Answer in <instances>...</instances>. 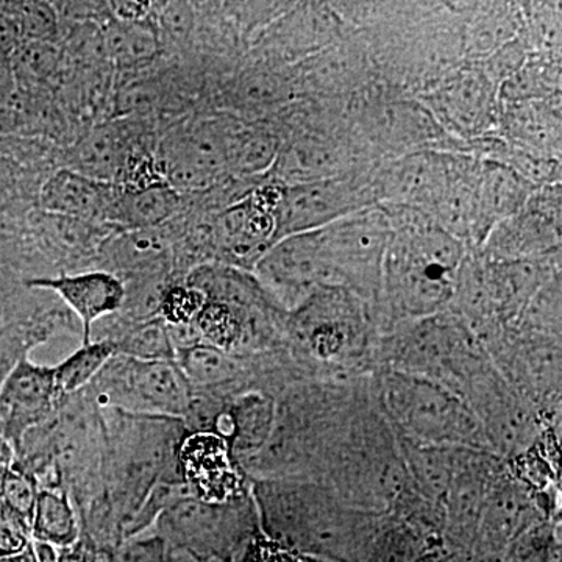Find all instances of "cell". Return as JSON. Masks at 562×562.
I'll use <instances>...</instances> for the list:
<instances>
[{
  "label": "cell",
  "mask_w": 562,
  "mask_h": 562,
  "mask_svg": "<svg viewBox=\"0 0 562 562\" xmlns=\"http://www.w3.org/2000/svg\"><path fill=\"white\" fill-rule=\"evenodd\" d=\"M116 21L140 22L149 16L150 3L146 2H113L111 3Z\"/></svg>",
  "instance_id": "60d3db41"
},
{
  "label": "cell",
  "mask_w": 562,
  "mask_h": 562,
  "mask_svg": "<svg viewBox=\"0 0 562 562\" xmlns=\"http://www.w3.org/2000/svg\"><path fill=\"white\" fill-rule=\"evenodd\" d=\"M31 525L0 502V557H10L32 546Z\"/></svg>",
  "instance_id": "74e56055"
},
{
  "label": "cell",
  "mask_w": 562,
  "mask_h": 562,
  "mask_svg": "<svg viewBox=\"0 0 562 562\" xmlns=\"http://www.w3.org/2000/svg\"><path fill=\"white\" fill-rule=\"evenodd\" d=\"M391 224L382 277L392 305L427 319L452 301L464 261V243L430 214L412 206L383 209Z\"/></svg>",
  "instance_id": "3957f363"
},
{
  "label": "cell",
  "mask_w": 562,
  "mask_h": 562,
  "mask_svg": "<svg viewBox=\"0 0 562 562\" xmlns=\"http://www.w3.org/2000/svg\"><path fill=\"white\" fill-rule=\"evenodd\" d=\"M11 87V70L0 63V101L9 95Z\"/></svg>",
  "instance_id": "ee69618b"
},
{
  "label": "cell",
  "mask_w": 562,
  "mask_h": 562,
  "mask_svg": "<svg viewBox=\"0 0 562 562\" xmlns=\"http://www.w3.org/2000/svg\"><path fill=\"white\" fill-rule=\"evenodd\" d=\"M181 482L192 497L222 503L244 494L241 468L232 458L231 447L211 431H187L177 450Z\"/></svg>",
  "instance_id": "7c38bea8"
},
{
  "label": "cell",
  "mask_w": 562,
  "mask_h": 562,
  "mask_svg": "<svg viewBox=\"0 0 562 562\" xmlns=\"http://www.w3.org/2000/svg\"><path fill=\"white\" fill-rule=\"evenodd\" d=\"M531 195V181L516 169L498 161H484L480 168L473 238L479 243L486 241L491 232L503 221L516 216Z\"/></svg>",
  "instance_id": "e0dca14e"
},
{
  "label": "cell",
  "mask_w": 562,
  "mask_h": 562,
  "mask_svg": "<svg viewBox=\"0 0 562 562\" xmlns=\"http://www.w3.org/2000/svg\"><path fill=\"white\" fill-rule=\"evenodd\" d=\"M21 27L32 41H46L55 31L54 10L46 3H29L22 7Z\"/></svg>",
  "instance_id": "f35d334b"
},
{
  "label": "cell",
  "mask_w": 562,
  "mask_h": 562,
  "mask_svg": "<svg viewBox=\"0 0 562 562\" xmlns=\"http://www.w3.org/2000/svg\"><path fill=\"white\" fill-rule=\"evenodd\" d=\"M14 460H16V452H14V447L11 446L7 439H3L0 436V465H5V468H11L14 464Z\"/></svg>",
  "instance_id": "7bdbcfd3"
},
{
  "label": "cell",
  "mask_w": 562,
  "mask_h": 562,
  "mask_svg": "<svg viewBox=\"0 0 562 562\" xmlns=\"http://www.w3.org/2000/svg\"><path fill=\"white\" fill-rule=\"evenodd\" d=\"M383 405L406 439L430 446L486 450L479 417L469 402L447 384L394 371L384 379Z\"/></svg>",
  "instance_id": "8992f818"
},
{
  "label": "cell",
  "mask_w": 562,
  "mask_h": 562,
  "mask_svg": "<svg viewBox=\"0 0 562 562\" xmlns=\"http://www.w3.org/2000/svg\"><path fill=\"white\" fill-rule=\"evenodd\" d=\"M255 279L284 312H295L324 286H339L317 241L316 231L272 244L254 268Z\"/></svg>",
  "instance_id": "ba28073f"
},
{
  "label": "cell",
  "mask_w": 562,
  "mask_h": 562,
  "mask_svg": "<svg viewBox=\"0 0 562 562\" xmlns=\"http://www.w3.org/2000/svg\"><path fill=\"white\" fill-rule=\"evenodd\" d=\"M179 206L180 194L168 183L146 188L116 184L109 224L120 232L162 227L166 221L176 216Z\"/></svg>",
  "instance_id": "d6986e66"
},
{
  "label": "cell",
  "mask_w": 562,
  "mask_h": 562,
  "mask_svg": "<svg viewBox=\"0 0 562 562\" xmlns=\"http://www.w3.org/2000/svg\"><path fill=\"white\" fill-rule=\"evenodd\" d=\"M557 561V536L543 520L531 524L513 539L505 549L503 562H554Z\"/></svg>",
  "instance_id": "d6a6232c"
},
{
  "label": "cell",
  "mask_w": 562,
  "mask_h": 562,
  "mask_svg": "<svg viewBox=\"0 0 562 562\" xmlns=\"http://www.w3.org/2000/svg\"><path fill=\"white\" fill-rule=\"evenodd\" d=\"M106 255L117 271L139 277L157 276L171 257L172 243L161 227L125 231L105 243Z\"/></svg>",
  "instance_id": "603a6c76"
},
{
  "label": "cell",
  "mask_w": 562,
  "mask_h": 562,
  "mask_svg": "<svg viewBox=\"0 0 562 562\" xmlns=\"http://www.w3.org/2000/svg\"><path fill=\"white\" fill-rule=\"evenodd\" d=\"M111 342L116 350L114 355H122L133 360L176 361V346H173L168 324L161 317L136 322L116 339H111Z\"/></svg>",
  "instance_id": "f546056e"
},
{
  "label": "cell",
  "mask_w": 562,
  "mask_h": 562,
  "mask_svg": "<svg viewBox=\"0 0 562 562\" xmlns=\"http://www.w3.org/2000/svg\"><path fill=\"white\" fill-rule=\"evenodd\" d=\"M114 191V183L88 179L79 172L63 168L52 173L50 179L41 188V209L54 216L85 224H109Z\"/></svg>",
  "instance_id": "2e32d148"
},
{
  "label": "cell",
  "mask_w": 562,
  "mask_h": 562,
  "mask_svg": "<svg viewBox=\"0 0 562 562\" xmlns=\"http://www.w3.org/2000/svg\"><path fill=\"white\" fill-rule=\"evenodd\" d=\"M227 409L233 419L228 447L233 460L243 469L271 438L277 419V402L262 392H246L235 398Z\"/></svg>",
  "instance_id": "44dd1931"
},
{
  "label": "cell",
  "mask_w": 562,
  "mask_h": 562,
  "mask_svg": "<svg viewBox=\"0 0 562 562\" xmlns=\"http://www.w3.org/2000/svg\"><path fill=\"white\" fill-rule=\"evenodd\" d=\"M113 562H172L168 547L157 532H144L121 542L113 550Z\"/></svg>",
  "instance_id": "d590c367"
},
{
  "label": "cell",
  "mask_w": 562,
  "mask_h": 562,
  "mask_svg": "<svg viewBox=\"0 0 562 562\" xmlns=\"http://www.w3.org/2000/svg\"><path fill=\"white\" fill-rule=\"evenodd\" d=\"M176 362L194 391L231 383L241 373V368L232 353L205 342L177 349Z\"/></svg>",
  "instance_id": "d4e9b609"
},
{
  "label": "cell",
  "mask_w": 562,
  "mask_h": 562,
  "mask_svg": "<svg viewBox=\"0 0 562 562\" xmlns=\"http://www.w3.org/2000/svg\"><path fill=\"white\" fill-rule=\"evenodd\" d=\"M99 409L183 420L194 390L176 361H139L114 355L90 384Z\"/></svg>",
  "instance_id": "52a82bcc"
},
{
  "label": "cell",
  "mask_w": 562,
  "mask_h": 562,
  "mask_svg": "<svg viewBox=\"0 0 562 562\" xmlns=\"http://www.w3.org/2000/svg\"><path fill=\"white\" fill-rule=\"evenodd\" d=\"M276 220L272 210L257 192L246 201L222 211L211 228L214 247L222 265L243 271H254L266 250L272 246Z\"/></svg>",
  "instance_id": "4fadbf2b"
},
{
  "label": "cell",
  "mask_w": 562,
  "mask_h": 562,
  "mask_svg": "<svg viewBox=\"0 0 562 562\" xmlns=\"http://www.w3.org/2000/svg\"><path fill=\"white\" fill-rule=\"evenodd\" d=\"M102 425V492L95 495L109 517L117 546L150 491L181 482L177 450L187 428L171 417L136 416L99 409Z\"/></svg>",
  "instance_id": "6da1fadb"
},
{
  "label": "cell",
  "mask_w": 562,
  "mask_h": 562,
  "mask_svg": "<svg viewBox=\"0 0 562 562\" xmlns=\"http://www.w3.org/2000/svg\"><path fill=\"white\" fill-rule=\"evenodd\" d=\"M0 562H36L35 552H33V542L32 546L22 553L0 557Z\"/></svg>",
  "instance_id": "f6af8a7d"
},
{
  "label": "cell",
  "mask_w": 562,
  "mask_h": 562,
  "mask_svg": "<svg viewBox=\"0 0 562 562\" xmlns=\"http://www.w3.org/2000/svg\"><path fill=\"white\" fill-rule=\"evenodd\" d=\"M536 520L530 495L514 483L491 484L484 501L479 536L487 549L505 550Z\"/></svg>",
  "instance_id": "ac0fdd59"
},
{
  "label": "cell",
  "mask_w": 562,
  "mask_h": 562,
  "mask_svg": "<svg viewBox=\"0 0 562 562\" xmlns=\"http://www.w3.org/2000/svg\"><path fill=\"white\" fill-rule=\"evenodd\" d=\"M257 321L227 303L206 301L194 321L202 342L232 353L254 338Z\"/></svg>",
  "instance_id": "484cf974"
},
{
  "label": "cell",
  "mask_w": 562,
  "mask_h": 562,
  "mask_svg": "<svg viewBox=\"0 0 562 562\" xmlns=\"http://www.w3.org/2000/svg\"><path fill=\"white\" fill-rule=\"evenodd\" d=\"M250 494L260 530L281 549L346 562L375 536L376 516L350 508L312 482L257 480Z\"/></svg>",
  "instance_id": "7a4b0ae2"
},
{
  "label": "cell",
  "mask_w": 562,
  "mask_h": 562,
  "mask_svg": "<svg viewBox=\"0 0 562 562\" xmlns=\"http://www.w3.org/2000/svg\"><path fill=\"white\" fill-rule=\"evenodd\" d=\"M102 43L110 60L121 68L144 65L160 50L157 33L146 21H111L103 31Z\"/></svg>",
  "instance_id": "f1b7e54d"
},
{
  "label": "cell",
  "mask_w": 562,
  "mask_h": 562,
  "mask_svg": "<svg viewBox=\"0 0 562 562\" xmlns=\"http://www.w3.org/2000/svg\"><path fill=\"white\" fill-rule=\"evenodd\" d=\"M436 103L441 105L438 109L450 124L472 131L487 116L490 88L482 77L469 74L439 92Z\"/></svg>",
  "instance_id": "83f0119b"
},
{
  "label": "cell",
  "mask_w": 562,
  "mask_h": 562,
  "mask_svg": "<svg viewBox=\"0 0 562 562\" xmlns=\"http://www.w3.org/2000/svg\"><path fill=\"white\" fill-rule=\"evenodd\" d=\"M279 155V144L269 133L233 127L231 135V168L244 173L268 171Z\"/></svg>",
  "instance_id": "4dcf8cb0"
},
{
  "label": "cell",
  "mask_w": 562,
  "mask_h": 562,
  "mask_svg": "<svg viewBox=\"0 0 562 562\" xmlns=\"http://www.w3.org/2000/svg\"><path fill=\"white\" fill-rule=\"evenodd\" d=\"M114 344L110 339L81 344L79 349L65 358L60 364L54 366V382L60 401L80 394L87 390L95 376L114 357Z\"/></svg>",
  "instance_id": "4316f807"
},
{
  "label": "cell",
  "mask_w": 562,
  "mask_h": 562,
  "mask_svg": "<svg viewBox=\"0 0 562 562\" xmlns=\"http://www.w3.org/2000/svg\"><path fill=\"white\" fill-rule=\"evenodd\" d=\"M364 192V188L349 177L283 184L280 201L273 210V243L297 233L319 231L331 222L368 209L364 205L372 195Z\"/></svg>",
  "instance_id": "30bf717a"
},
{
  "label": "cell",
  "mask_w": 562,
  "mask_h": 562,
  "mask_svg": "<svg viewBox=\"0 0 562 562\" xmlns=\"http://www.w3.org/2000/svg\"><path fill=\"white\" fill-rule=\"evenodd\" d=\"M461 449L406 439L401 447L408 480L428 503H442L457 471Z\"/></svg>",
  "instance_id": "7402d4cb"
},
{
  "label": "cell",
  "mask_w": 562,
  "mask_h": 562,
  "mask_svg": "<svg viewBox=\"0 0 562 562\" xmlns=\"http://www.w3.org/2000/svg\"><path fill=\"white\" fill-rule=\"evenodd\" d=\"M330 490L358 512L380 516L401 501L408 473L383 422L360 419L339 438L331 454Z\"/></svg>",
  "instance_id": "5b68a950"
},
{
  "label": "cell",
  "mask_w": 562,
  "mask_h": 562,
  "mask_svg": "<svg viewBox=\"0 0 562 562\" xmlns=\"http://www.w3.org/2000/svg\"><path fill=\"white\" fill-rule=\"evenodd\" d=\"M10 468L0 465V497H2L3 484H5L7 475H9Z\"/></svg>",
  "instance_id": "bcb514c9"
},
{
  "label": "cell",
  "mask_w": 562,
  "mask_h": 562,
  "mask_svg": "<svg viewBox=\"0 0 562 562\" xmlns=\"http://www.w3.org/2000/svg\"><path fill=\"white\" fill-rule=\"evenodd\" d=\"M57 60V50L49 43L32 41L18 55L16 68L29 79L43 80L54 72Z\"/></svg>",
  "instance_id": "8d00e7d4"
},
{
  "label": "cell",
  "mask_w": 562,
  "mask_h": 562,
  "mask_svg": "<svg viewBox=\"0 0 562 562\" xmlns=\"http://www.w3.org/2000/svg\"><path fill=\"white\" fill-rule=\"evenodd\" d=\"M424 553L419 535L408 525H395L373 536L366 562H414Z\"/></svg>",
  "instance_id": "1f68e13d"
},
{
  "label": "cell",
  "mask_w": 562,
  "mask_h": 562,
  "mask_svg": "<svg viewBox=\"0 0 562 562\" xmlns=\"http://www.w3.org/2000/svg\"><path fill=\"white\" fill-rule=\"evenodd\" d=\"M173 562H192V561H188V560H180V561H173Z\"/></svg>",
  "instance_id": "7dc6e473"
},
{
  "label": "cell",
  "mask_w": 562,
  "mask_h": 562,
  "mask_svg": "<svg viewBox=\"0 0 562 562\" xmlns=\"http://www.w3.org/2000/svg\"><path fill=\"white\" fill-rule=\"evenodd\" d=\"M25 355H18L10 350V346L5 342L0 341V386H2L3 380L7 379L11 369L16 366V362L21 360Z\"/></svg>",
  "instance_id": "b9f144b4"
},
{
  "label": "cell",
  "mask_w": 562,
  "mask_h": 562,
  "mask_svg": "<svg viewBox=\"0 0 562 562\" xmlns=\"http://www.w3.org/2000/svg\"><path fill=\"white\" fill-rule=\"evenodd\" d=\"M58 562H113V550L92 541L81 532L72 546L57 550Z\"/></svg>",
  "instance_id": "ab89813d"
},
{
  "label": "cell",
  "mask_w": 562,
  "mask_h": 562,
  "mask_svg": "<svg viewBox=\"0 0 562 562\" xmlns=\"http://www.w3.org/2000/svg\"><path fill=\"white\" fill-rule=\"evenodd\" d=\"M453 157L419 151L392 162L376 183L390 205L412 206L430 213L449 180Z\"/></svg>",
  "instance_id": "9a60e30c"
},
{
  "label": "cell",
  "mask_w": 562,
  "mask_h": 562,
  "mask_svg": "<svg viewBox=\"0 0 562 562\" xmlns=\"http://www.w3.org/2000/svg\"><path fill=\"white\" fill-rule=\"evenodd\" d=\"M33 542L60 550L81 536L79 513L65 487H40L31 520Z\"/></svg>",
  "instance_id": "cb8c5ba5"
},
{
  "label": "cell",
  "mask_w": 562,
  "mask_h": 562,
  "mask_svg": "<svg viewBox=\"0 0 562 562\" xmlns=\"http://www.w3.org/2000/svg\"><path fill=\"white\" fill-rule=\"evenodd\" d=\"M61 402L54 369L22 357L0 386V436L16 452L22 438L49 420Z\"/></svg>",
  "instance_id": "8fae6325"
},
{
  "label": "cell",
  "mask_w": 562,
  "mask_h": 562,
  "mask_svg": "<svg viewBox=\"0 0 562 562\" xmlns=\"http://www.w3.org/2000/svg\"><path fill=\"white\" fill-rule=\"evenodd\" d=\"M40 484L31 473L11 465L5 484H3L0 502L31 525Z\"/></svg>",
  "instance_id": "e575fe53"
},
{
  "label": "cell",
  "mask_w": 562,
  "mask_h": 562,
  "mask_svg": "<svg viewBox=\"0 0 562 562\" xmlns=\"http://www.w3.org/2000/svg\"><path fill=\"white\" fill-rule=\"evenodd\" d=\"M391 224L383 209H364L316 231L325 260L339 286H368L382 279Z\"/></svg>",
  "instance_id": "9c48e42d"
},
{
  "label": "cell",
  "mask_w": 562,
  "mask_h": 562,
  "mask_svg": "<svg viewBox=\"0 0 562 562\" xmlns=\"http://www.w3.org/2000/svg\"><path fill=\"white\" fill-rule=\"evenodd\" d=\"M132 151L124 128L116 124L99 125L72 147L66 168L88 179L117 183Z\"/></svg>",
  "instance_id": "ffe728a7"
},
{
  "label": "cell",
  "mask_w": 562,
  "mask_h": 562,
  "mask_svg": "<svg viewBox=\"0 0 562 562\" xmlns=\"http://www.w3.org/2000/svg\"><path fill=\"white\" fill-rule=\"evenodd\" d=\"M154 530L172 562H239L257 539L260 524L249 491L222 503L188 495L158 517Z\"/></svg>",
  "instance_id": "277c9868"
},
{
  "label": "cell",
  "mask_w": 562,
  "mask_h": 562,
  "mask_svg": "<svg viewBox=\"0 0 562 562\" xmlns=\"http://www.w3.org/2000/svg\"><path fill=\"white\" fill-rule=\"evenodd\" d=\"M29 286L54 292L79 317L83 342L92 341L95 322L120 312L125 301V283L109 271H88L72 276L41 277L29 280Z\"/></svg>",
  "instance_id": "5bb4252c"
},
{
  "label": "cell",
  "mask_w": 562,
  "mask_h": 562,
  "mask_svg": "<svg viewBox=\"0 0 562 562\" xmlns=\"http://www.w3.org/2000/svg\"><path fill=\"white\" fill-rule=\"evenodd\" d=\"M205 302V295L190 284H169L162 292L158 317L171 327L191 325L194 324Z\"/></svg>",
  "instance_id": "836d02e7"
}]
</instances>
